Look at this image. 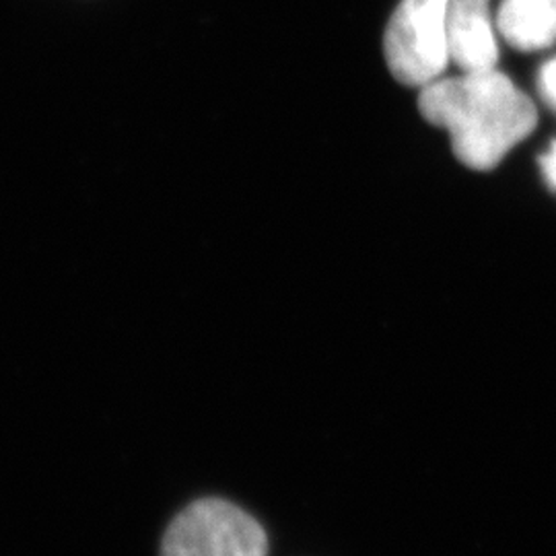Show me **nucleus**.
<instances>
[{
    "label": "nucleus",
    "mask_w": 556,
    "mask_h": 556,
    "mask_svg": "<svg viewBox=\"0 0 556 556\" xmlns=\"http://www.w3.org/2000/svg\"><path fill=\"white\" fill-rule=\"evenodd\" d=\"M498 34L521 52H536L556 43V0H503Z\"/></svg>",
    "instance_id": "39448f33"
},
{
    "label": "nucleus",
    "mask_w": 556,
    "mask_h": 556,
    "mask_svg": "<svg viewBox=\"0 0 556 556\" xmlns=\"http://www.w3.org/2000/svg\"><path fill=\"white\" fill-rule=\"evenodd\" d=\"M540 165H542L544 178L551 184V188L556 190V140H553L551 149L540 157Z\"/></svg>",
    "instance_id": "0eeeda50"
},
{
    "label": "nucleus",
    "mask_w": 556,
    "mask_h": 556,
    "mask_svg": "<svg viewBox=\"0 0 556 556\" xmlns=\"http://www.w3.org/2000/svg\"><path fill=\"white\" fill-rule=\"evenodd\" d=\"M540 96L553 110H556V59L548 60L538 75Z\"/></svg>",
    "instance_id": "423d86ee"
},
{
    "label": "nucleus",
    "mask_w": 556,
    "mask_h": 556,
    "mask_svg": "<svg viewBox=\"0 0 556 556\" xmlns=\"http://www.w3.org/2000/svg\"><path fill=\"white\" fill-rule=\"evenodd\" d=\"M450 60L462 73L491 71L497 66L498 48L491 0H450L447 7Z\"/></svg>",
    "instance_id": "20e7f679"
},
{
    "label": "nucleus",
    "mask_w": 556,
    "mask_h": 556,
    "mask_svg": "<svg viewBox=\"0 0 556 556\" xmlns=\"http://www.w3.org/2000/svg\"><path fill=\"white\" fill-rule=\"evenodd\" d=\"M258 521L238 505L204 498L186 507L167 528L161 556H266Z\"/></svg>",
    "instance_id": "f03ea898"
},
{
    "label": "nucleus",
    "mask_w": 556,
    "mask_h": 556,
    "mask_svg": "<svg viewBox=\"0 0 556 556\" xmlns=\"http://www.w3.org/2000/svg\"><path fill=\"white\" fill-rule=\"evenodd\" d=\"M450 0H402L386 31V60L402 85L425 87L450 62Z\"/></svg>",
    "instance_id": "7ed1b4c3"
},
{
    "label": "nucleus",
    "mask_w": 556,
    "mask_h": 556,
    "mask_svg": "<svg viewBox=\"0 0 556 556\" xmlns=\"http://www.w3.org/2000/svg\"><path fill=\"white\" fill-rule=\"evenodd\" d=\"M418 108L429 124L447 130L457 160L477 172L497 167L538 122L532 100L497 68L439 77L422 87Z\"/></svg>",
    "instance_id": "f257e3e1"
}]
</instances>
